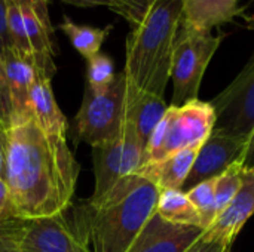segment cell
I'll return each mask as SVG.
<instances>
[{
  "label": "cell",
  "mask_w": 254,
  "mask_h": 252,
  "mask_svg": "<svg viewBox=\"0 0 254 252\" xmlns=\"http://www.w3.org/2000/svg\"><path fill=\"white\" fill-rule=\"evenodd\" d=\"M79 172L67 137L46 134L31 114L10 119L3 180L16 218L64 214L71 206Z\"/></svg>",
  "instance_id": "6da1fadb"
},
{
  "label": "cell",
  "mask_w": 254,
  "mask_h": 252,
  "mask_svg": "<svg viewBox=\"0 0 254 252\" xmlns=\"http://www.w3.org/2000/svg\"><path fill=\"white\" fill-rule=\"evenodd\" d=\"M159 189L132 174L122 178L104 198L71 208L70 223L89 252H127L156 212Z\"/></svg>",
  "instance_id": "7a4b0ae2"
},
{
  "label": "cell",
  "mask_w": 254,
  "mask_h": 252,
  "mask_svg": "<svg viewBox=\"0 0 254 252\" xmlns=\"http://www.w3.org/2000/svg\"><path fill=\"white\" fill-rule=\"evenodd\" d=\"M182 19V0H155L144 19L132 27L127 37L124 68L129 83L164 97Z\"/></svg>",
  "instance_id": "3957f363"
},
{
  "label": "cell",
  "mask_w": 254,
  "mask_h": 252,
  "mask_svg": "<svg viewBox=\"0 0 254 252\" xmlns=\"http://www.w3.org/2000/svg\"><path fill=\"white\" fill-rule=\"evenodd\" d=\"M214 126L216 113L207 101L193 100L180 107L168 105L147 141L143 165L161 162L189 146L202 144Z\"/></svg>",
  "instance_id": "277c9868"
},
{
  "label": "cell",
  "mask_w": 254,
  "mask_h": 252,
  "mask_svg": "<svg viewBox=\"0 0 254 252\" xmlns=\"http://www.w3.org/2000/svg\"><path fill=\"white\" fill-rule=\"evenodd\" d=\"M222 40L223 36H216L213 31L196 30L182 22L174 42L171 61V105L180 107L189 101L198 100L204 73Z\"/></svg>",
  "instance_id": "5b68a950"
},
{
  "label": "cell",
  "mask_w": 254,
  "mask_h": 252,
  "mask_svg": "<svg viewBox=\"0 0 254 252\" xmlns=\"http://www.w3.org/2000/svg\"><path fill=\"white\" fill-rule=\"evenodd\" d=\"M125 97L127 76L124 71L116 74L113 83L101 92H94L86 86L74 117L77 138L91 147L116 140L125 123Z\"/></svg>",
  "instance_id": "8992f818"
},
{
  "label": "cell",
  "mask_w": 254,
  "mask_h": 252,
  "mask_svg": "<svg viewBox=\"0 0 254 252\" xmlns=\"http://www.w3.org/2000/svg\"><path fill=\"white\" fill-rule=\"evenodd\" d=\"M144 149L137 131L128 122L116 140L92 147L95 186L89 201L104 198L122 178L135 174L144 162Z\"/></svg>",
  "instance_id": "52a82bcc"
},
{
  "label": "cell",
  "mask_w": 254,
  "mask_h": 252,
  "mask_svg": "<svg viewBox=\"0 0 254 252\" xmlns=\"http://www.w3.org/2000/svg\"><path fill=\"white\" fill-rule=\"evenodd\" d=\"M244 19L246 27L254 33V13ZM210 104L216 113L214 129L250 141L254 132V49L240 74Z\"/></svg>",
  "instance_id": "ba28073f"
},
{
  "label": "cell",
  "mask_w": 254,
  "mask_h": 252,
  "mask_svg": "<svg viewBox=\"0 0 254 252\" xmlns=\"http://www.w3.org/2000/svg\"><path fill=\"white\" fill-rule=\"evenodd\" d=\"M247 146V138L228 134L222 129H213L210 137L199 147L182 192H189L199 183L220 175L234 162L243 160Z\"/></svg>",
  "instance_id": "9c48e42d"
},
{
  "label": "cell",
  "mask_w": 254,
  "mask_h": 252,
  "mask_svg": "<svg viewBox=\"0 0 254 252\" xmlns=\"http://www.w3.org/2000/svg\"><path fill=\"white\" fill-rule=\"evenodd\" d=\"M204 233L201 227L168 223L155 212L127 252H195L204 244Z\"/></svg>",
  "instance_id": "30bf717a"
},
{
  "label": "cell",
  "mask_w": 254,
  "mask_h": 252,
  "mask_svg": "<svg viewBox=\"0 0 254 252\" xmlns=\"http://www.w3.org/2000/svg\"><path fill=\"white\" fill-rule=\"evenodd\" d=\"M19 248L22 252H89L64 214L25 220Z\"/></svg>",
  "instance_id": "8fae6325"
},
{
  "label": "cell",
  "mask_w": 254,
  "mask_h": 252,
  "mask_svg": "<svg viewBox=\"0 0 254 252\" xmlns=\"http://www.w3.org/2000/svg\"><path fill=\"white\" fill-rule=\"evenodd\" d=\"M254 214V168L243 169V181L238 193L228 208L217 215L213 226L205 230L204 242H222L232 245Z\"/></svg>",
  "instance_id": "7c38bea8"
},
{
  "label": "cell",
  "mask_w": 254,
  "mask_h": 252,
  "mask_svg": "<svg viewBox=\"0 0 254 252\" xmlns=\"http://www.w3.org/2000/svg\"><path fill=\"white\" fill-rule=\"evenodd\" d=\"M167 108L168 105L162 97L141 91L127 80L125 122L134 126L144 147L147 146V141L155 128L167 113Z\"/></svg>",
  "instance_id": "4fadbf2b"
},
{
  "label": "cell",
  "mask_w": 254,
  "mask_h": 252,
  "mask_svg": "<svg viewBox=\"0 0 254 252\" xmlns=\"http://www.w3.org/2000/svg\"><path fill=\"white\" fill-rule=\"evenodd\" d=\"M0 56L12 107V117L30 116V91L36 79V70L28 59L18 55L13 49L6 50Z\"/></svg>",
  "instance_id": "5bb4252c"
},
{
  "label": "cell",
  "mask_w": 254,
  "mask_h": 252,
  "mask_svg": "<svg viewBox=\"0 0 254 252\" xmlns=\"http://www.w3.org/2000/svg\"><path fill=\"white\" fill-rule=\"evenodd\" d=\"M201 146L202 144L189 146L161 162L146 163L135 174L152 181L159 189V192L182 190Z\"/></svg>",
  "instance_id": "9a60e30c"
},
{
  "label": "cell",
  "mask_w": 254,
  "mask_h": 252,
  "mask_svg": "<svg viewBox=\"0 0 254 252\" xmlns=\"http://www.w3.org/2000/svg\"><path fill=\"white\" fill-rule=\"evenodd\" d=\"M21 12L31 49V64L37 74L52 79L57 73V49L52 39V28L37 16L31 6H21Z\"/></svg>",
  "instance_id": "2e32d148"
},
{
  "label": "cell",
  "mask_w": 254,
  "mask_h": 252,
  "mask_svg": "<svg viewBox=\"0 0 254 252\" xmlns=\"http://www.w3.org/2000/svg\"><path fill=\"white\" fill-rule=\"evenodd\" d=\"M30 111L42 131L67 137V119L55 101L51 79L37 73L30 91Z\"/></svg>",
  "instance_id": "e0dca14e"
},
{
  "label": "cell",
  "mask_w": 254,
  "mask_h": 252,
  "mask_svg": "<svg viewBox=\"0 0 254 252\" xmlns=\"http://www.w3.org/2000/svg\"><path fill=\"white\" fill-rule=\"evenodd\" d=\"M182 22L204 31L223 25L238 12V0H182Z\"/></svg>",
  "instance_id": "ac0fdd59"
},
{
  "label": "cell",
  "mask_w": 254,
  "mask_h": 252,
  "mask_svg": "<svg viewBox=\"0 0 254 252\" xmlns=\"http://www.w3.org/2000/svg\"><path fill=\"white\" fill-rule=\"evenodd\" d=\"M113 25L107 27H92L86 24H77L71 21L67 15L63 16V22L60 24V30L67 36L71 46L85 58L89 59L91 56L101 52V46L107 39Z\"/></svg>",
  "instance_id": "d6986e66"
},
{
  "label": "cell",
  "mask_w": 254,
  "mask_h": 252,
  "mask_svg": "<svg viewBox=\"0 0 254 252\" xmlns=\"http://www.w3.org/2000/svg\"><path fill=\"white\" fill-rule=\"evenodd\" d=\"M156 214L165 221L173 224L201 227L198 211L189 201L188 195L182 190L159 192Z\"/></svg>",
  "instance_id": "ffe728a7"
},
{
  "label": "cell",
  "mask_w": 254,
  "mask_h": 252,
  "mask_svg": "<svg viewBox=\"0 0 254 252\" xmlns=\"http://www.w3.org/2000/svg\"><path fill=\"white\" fill-rule=\"evenodd\" d=\"M243 160H237L220 175L214 177V199L217 215H220L228 208V205L238 193L243 181Z\"/></svg>",
  "instance_id": "44dd1931"
},
{
  "label": "cell",
  "mask_w": 254,
  "mask_h": 252,
  "mask_svg": "<svg viewBox=\"0 0 254 252\" xmlns=\"http://www.w3.org/2000/svg\"><path fill=\"white\" fill-rule=\"evenodd\" d=\"M186 195L199 214L201 229L208 230L217 218L214 199V178L199 183L198 186L186 192Z\"/></svg>",
  "instance_id": "7402d4cb"
},
{
  "label": "cell",
  "mask_w": 254,
  "mask_h": 252,
  "mask_svg": "<svg viewBox=\"0 0 254 252\" xmlns=\"http://www.w3.org/2000/svg\"><path fill=\"white\" fill-rule=\"evenodd\" d=\"M86 86L94 92L107 89L116 77L113 59L109 55L98 52L97 55L86 59Z\"/></svg>",
  "instance_id": "603a6c76"
},
{
  "label": "cell",
  "mask_w": 254,
  "mask_h": 252,
  "mask_svg": "<svg viewBox=\"0 0 254 252\" xmlns=\"http://www.w3.org/2000/svg\"><path fill=\"white\" fill-rule=\"evenodd\" d=\"M7 33L13 50L31 62V49L28 43V36L24 24L21 6L12 0H7Z\"/></svg>",
  "instance_id": "cb8c5ba5"
},
{
  "label": "cell",
  "mask_w": 254,
  "mask_h": 252,
  "mask_svg": "<svg viewBox=\"0 0 254 252\" xmlns=\"http://www.w3.org/2000/svg\"><path fill=\"white\" fill-rule=\"evenodd\" d=\"M25 220L10 218L0 223V252H22L19 238L24 230Z\"/></svg>",
  "instance_id": "d4e9b609"
},
{
  "label": "cell",
  "mask_w": 254,
  "mask_h": 252,
  "mask_svg": "<svg viewBox=\"0 0 254 252\" xmlns=\"http://www.w3.org/2000/svg\"><path fill=\"white\" fill-rule=\"evenodd\" d=\"M118 6V15L125 18L132 27H137L149 12L155 0H112Z\"/></svg>",
  "instance_id": "484cf974"
},
{
  "label": "cell",
  "mask_w": 254,
  "mask_h": 252,
  "mask_svg": "<svg viewBox=\"0 0 254 252\" xmlns=\"http://www.w3.org/2000/svg\"><path fill=\"white\" fill-rule=\"evenodd\" d=\"M10 119H12V107H10L7 85H6V79H4L3 62H1V56H0V122H3L6 126H9Z\"/></svg>",
  "instance_id": "4316f807"
},
{
  "label": "cell",
  "mask_w": 254,
  "mask_h": 252,
  "mask_svg": "<svg viewBox=\"0 0 254 252\" xmlns=\"http://www.w3.org/2000/svg\"><path fill=\"white\" fill-rule=\"evenodd\" d=\"M10 218H16V215L13 211L9 187L6 184V181L3 178H0V223L10 220Z\"/></svg>",
  "instance_id": "83f0119b"
},
{
  "label": "cell",
  "mask_w": 254,
  "mask_h": 252,
  "mask_svg": "<svg viewBox=\"0 0 254 252\" xmlns=\"http://www.w3.org/2000/svg\"><path fill=\"white\" fill-rule=\"evenodd\" d=\"M13 49L7 33V0H0V55Z\"/></svg>",
  "instance_id": "f1b7e54d"
},
{
  "label": "cell",
  "mask_w": 254,
  "mask_h": 252,
  "mask_svg": "<svg viewBox=\"0 0 254 252\" xmlns=\"http://www.w3.org/2000/svg\"><path fill=\"white\" fill-rule=\"evenodd\" d=\"M19 6H31L34 9V12L37 13V16L48 25L52 28L51 25V19H49V12H48V3L49 0H12Z\"/></svg>",
  "instance_id": "f546056e"
},
{
  "label": "cell",
  "mask_w": 254,
  "mask_h": 252,
  "mask_svg": "<svg viewBox=\"0 0 254 252\" xmlns=\"http://www.w3.org/2000/svg\"><path fill=\"white\" fill-rule=\"evenodd\" d=\"M6 151H7V126L3 122H0V178L4 177Z\"/></svg>",
  "instance_id": "4dcf8cb0"
},
{
  "label": "cell",
  "mask_w": 254,
  "mask_h": 252,
  "mask_svg": "<svg viewBox=\"0 0 254 252\" xmlns=\"http://www.w3.org/2000/svg\"><path fill=\"white\" fill-rule=\"evenodd\" d=\"M51 1V0H49ZM64 3L68 4H74V6H80V7H88V6H106L110 10L118 13V6L112 1V0H61Z\"/></svg>",
  "instance_id": "1f68e13d"
},
{
  "label": "cell",
  "mask_w": 254,
  "mask_h": 252,
  "mask_svg": "<svg viewBox=\"0 0 254 252\" xmlns=\"http://www.w3.org/2000/svg\"><path fill=\"white\" fill-rule=\"evenodd\" d=\"M232 245L222 242H204L202 247L196 252H231Z\"/></svg>",
  "instance_id": "d6a6232c"
},
{
  "label": "cell",
  "mask_w": 254,
  "mask_h": 252,
  "mask_svg": "<svg viewBox=\"0 0 254 252\" xmlns=\"http://www.w3.org/2000/svg\"><path fill=\"white\" fill-rule=\"evenodd\" d=\"M243 166L244 168H254V132L249 141L244 159H243Z\"/></svg>",
  "instance_id": "836d02e7"
},
{
  "label": "cell",
  "mask_w": 254,
  "mask_h": 252,
  "mask_svg": "<svg viewBox=\"0 0 254 252\" xmlns=\"http://www.w3.org/2000/svg\"><path fill=\"white\" fill-rule=\"evenodd\" d=\"M201 247H202V245H201ZM195 252H196V251H195Z\"/></svg>",
  "instance_id": "e575fe53"
}]
</instances>
